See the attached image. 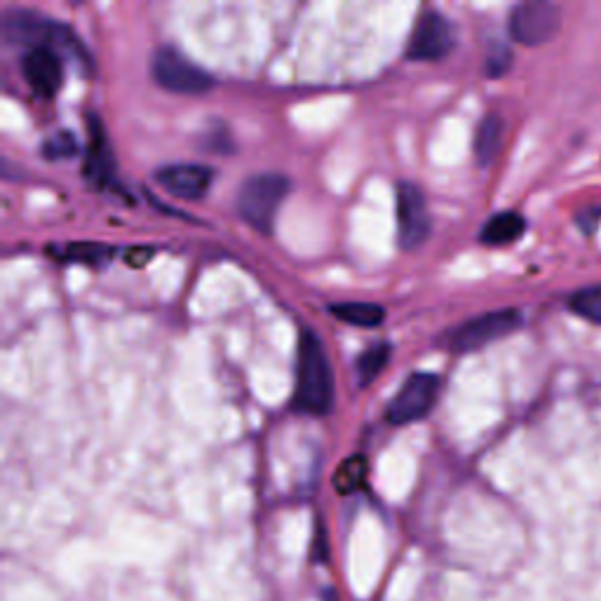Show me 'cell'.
Segmentation results:
<instances>
[{
  "label": "cell",
  "instance_id": "1",
  "mask_svg": "<svg viewBox=\"0 0 601 601\" xmlns=\"http://www.w3.org/2000/svg\"><path fill=\"white\" fill-rule=\"evenodd\" d=\"M3 35L8 43L22 45L26 50L50 47L52 52H57L64 62L76 66L85 76H90L95 70L90 52H87L76 31L62 22L50 20V17L35 10H24V8L8 10L3 14Z\"/></svg>",
  "mask_w": 601,
  "mask_h": 601
},
{
  "label": "cell",
  "instance_id": "2",
  "mask_svg": "<svg viewBox=\"0 0 601 601\" xmlns=\"http://www.w3.org/2000/svg\"><path fill=\"white\" fill-rule=\"evenodd\" d=\"M336 385L327 348L320 336L310 329L300 331L296 383H294V409L308 416H327L334 409Z\"/></svg>",
  "mask_w": 601,
  "mask_h": 601
},
{
  "label": "cell",
  "instance_id": "3",
  "mask_svg": "<svg viewBox=\"0 0 601 601\" xmlns=\"http://www.w3.org/2000/svg\"><path fill=\"white\" fill-rule=\"evenodd\" d=\"M289 193V179L277 172H261L242 182L236 196L238 215L259 233H271L277 211Z\"/></svg>",
  "mask_w": 601,
  "mask_h": 601
},
{
  "label": "cell",
  "instance_id": "4",
  "mask_svg": "<svg viewBox=\"0 0 601 601\" xmlns=\"http://www.w3.org/2000/svg\"><path fill=\"white\" fill-rule=\"evenodd\" d=\"M153 80L174 95H205L217 85L215 76L190 62L176 47H161L151 59Z\"/></svg>",
  "mask_w": 601,
  "mask_h": 601
},
{
  "label": "cell",
  "instance_id": "5",
  "mask_svg": "<svg viewBox=\"0 0 601 601\" xmlns=\"http://www.w3.org/2000/svg\"><path fill=\"white\" fill-rule=\"evenodd\" d=\"M441 391V379L433 371H416L393 397L387 406V420L393 426H409V423L423 420L437 404Z\"/></svg>",
  "mask_w": 601,
  "mask_h": 601
},
{
  "label": "cell",
  "instance_id": "6",
  "mask_svg": "<svg viewBox=\"0 0 601 601\" xmlns=\"http://www.w3.org/2000/svg\"><path fill=\"white\" fill-rule=\"evenodd\" d=\"M522 325V313L515 308H503L484 313L480 317H472L463 325H458L449 334V348L454 352H470L480 350L493 341L503 339V336L512 334Z\"/></svg>",
  "mask_w": 601,
  "mask_h": 601
},
{
  "label": "cell",
  "instance_id": "7",
  "mask_svg": "<svg viewBox=\"0 0 601 601\" xmlns=\"http://www.w3.org/2000/svg\"><path fill=\"white\" fill-rule=\"evenodd\" d=\"M433 231V219L428 211L426 193L416 184L402 182L397 186V242L402 250L412 252L428 240Z\"/></svg>",
  "mask_w": 601,
  "mask_h": 601
},
{
  "label": "cell",
  "instance_id": "8",
  "mask_svg": "<svg viewBox=\"0 0 601 601\" xmlns=\"http://www.w3.org/2000/svg\"><path fill=\"white\" fill-rule=\"evenodd\" d=\"M454 26L445 14L428 10L416 22L409 45H406V59L412 62H439L454 50Z\"/></svg>",
  "mask_w": 601,
  "mask_h": 601
},
{
  "label": "cell",
  "instance_id": "9",
  "mask_svg": "<svg viewBox=\"0 0 601 601\" xmlns=\"http://www.w3.org/2000/svg\"><path fill=\"white\" fill-rule=\"evenodd\" d=\"M512 41L520 45L536 47L553 39L559 31V8L545 0H534V3H522L510 14L507 22Z\"/></svg>",
  "mask_w": 601,
  "mask_h": 601
},
{
  "label": "cell",
  "instance_id": "10",
  "mask_svg": "<svg viewBox=\"0 0 601 601\" xmlns=\"http://www.w3.org/2000/svg\"><path fill=\"white\" fill-rule=\"evenodd\" d=\"M22 76L33 95L52 99L64 85V59L50 47H31L22 57Z\"/></svg>",
  "mask_w": 601,
  "mask_h": 601
},
{
  "label": "cell",
  "instance_id": "11",
  "mask_svg": "<svg viewBox=\"0 0 601 601\" xmlns=\"http://www.w3.org/2000/svg\"><path fill=\"white\" fill-rule=\"evenodd\" d=\"M155 182L174 198L198 203L209 193L211 182H215V170L196 163L165 165L155 172Z\"/></svg>",
  "mask_w": 601,
  "mask_h": 601
},
{
  "label": "cell",
  "instance_id": "12",
  "mask_svg": "<svg viewBox=\"0 0 601 601\" xmlns=\"http://www.w3.org/2000/svg\"><path fill=\"white\" fill-rule=\"evenodd\" d=\"M87 130H90V144H87V151H85V165H83L85 176L87 182L95 186H109L116 174V161L97 113L87 116Z\"/></svg>",
  "mask_w": 601,
  "mask_h": 601
},
{
  "label": "cell",
  "instance_id": "13",
  "mask_svg": "<svg viewBox=\"0 0 601 601\" xmlns=\"http://www.w3.org/2000/svg\"><path fill=\"white\" fill-rule=\"evenodd\" d=\"M503 118L496 113L484 116V120L480 122V128L474 132V157L477 165L489 167L493 161H496V155L501 151L503 144Z\"/></svg>",
  "mask_w": 601,
  "mask_h": 601
},
{
  "label": "cell",
  "instance_id": "14",
  "mask_svg": "<svg viewBox=\"0 0 601 601\" xmlns=\"http://www.w3.org/2000/svg\"><path fill=\"white\" fill-rule=\"evenodd\" d=\"M524 231H526V221L520 211H501V215L491 217L484 223L480 240L491 247H503L510 242H517L524 236Z\"/></svg>",
  "mask_w": 601,
  "mask_h": 601
},
{
  "label": "cell",
  "instance_id": "15",
  "mask_svg": "<svg viewBox=\"0 0 601 601\" xmlns=\"http://www.w3.org/2000/svg\"><path fill=\"white\" fill-rule=\"evenodd\" d=\"M329 313L341 320L343 325L360 327V329H374L383 325L385 310L379 304H367V300H348V304L329 306Z\"/></svg>",
  "mask_w": 601,
  "mask_h": 601
},
{
  "label": "cell",
  "instance_id": "16",
  "mask_svg": "<svg viewBox=\"0 0 601 601\" xmlns=\"http://www.w3.org/2000/svg\"><path fill=\"white\" fill-rule=\"evenodd\" d=\"M391 352H393L391 343H376L362 352L356 364L360 387L371 385L381 376V371L387 367V362H391Z\"/></svg>",
  "mask_w": 601,
  "mask_h": 601
},
{
  "label": "cell",
  "instance_id": "17",
  "mask_svg": "<svg viewBox=\"0 0 601 601\" xmlns=\"http://www.w3.org/2000/svg\"><path fill=\"white\" fill-rule=\"evenodd\" d=\"M367 472H369L367 458L362 454L350 456L339 466V470H336L334 489L339 493H343V496H348V493H356V491H360L364 487Z\"/></svg>",
  "mask_w": 601,
  "mask_h": 601
},
{
  "label": "cell",
  "instance_id": "18",
  "mask_svg": "<svg viewBox=\"0 0 601 601\" xmlns=\"http://www.w3.org/2000/svg\"><path fill=\"white\" fill-rule=\"evenodd\" d=\"M41 153L47 161H68V157H76V153H80V141L70 130H57L45 136Z\"/></svg>",
  "mask_w": 601,
  "mask_h": 601
},
{
  "label": "cell",
  "instance_id": "19",
  "mask_svg": "<svg viewBox=\"0 0 601 601\" xmlns=\"http://www.w3.org/2000/svg\"><path fill=\"white\" fill-rule=\"evenodd\" d=\"M569 306L573 313H578L580 317H586V320L601 325V285L594 287H586L571 296Z\"/></svg>",
  "mask_w": 601,
  "mask_h": 601
},
{
  "label": "cell",
  "instance_id": "20",
  "mask_svg": "<svg viewBox=\"0 0 601 601\" xmlns=\"http://www.w3.org/2000/svg\"><path fill=\"white\" fill-rule=\"evenodd\" d=\"M113 254H116V250H111V247H106V244L83 242V244H70L66 256L70 261H80V263H103L106 259H111Z\"/></svg>",
  "mask_w": 601,
  "mask_h": 601
},
{
  "label": "cell",
  "instance_id": "21",
  "mask_svg": "<svg viewBox=\"0 0 601 601\" xmlns=\"http://www.w3.org/2000/svg\"><path fill=\"white\" fill-rule=\"evenodd\" d=\"M512 64V52L505 45H496L487 57V74L489 78H501Z\"/></svg>",
  "mask_w": 601,
  "mask_h": 601
},
{
  "label": "cell",
  "instance_id": "22",
  "mask_svg": "<svg viewBox=\"0 0 601 601\" xmlns=\"http://www.w3.org/2000/svg\"><path fill=\"white\" fill-rule=\"evenodd\" d=\"M155 250H151V247H132V250L125 252V261H128V266H134V269H141V266H146V263L153 259Z\"/></svg>",
  "mask_w": 601,
  "mask_h": 601
},
{
  "label": "cell",
  "instance_id": "23",
  "mask_svg": "<svg viewBox=\"0 0 601 601\" xmlns=\"http://www.w3.org/2000/svg\"><path fill=\"white\" fill-rule=\"evenodd\" d=\"M599 219H601V207H590V209L580 211V215H578V223H580V228H582V231H586L588 236L597 231Z\"/></svg>",
  "mask_w": 601,
  "mask_h": 601
}]
</instances>
